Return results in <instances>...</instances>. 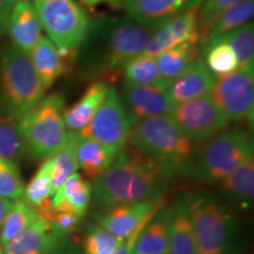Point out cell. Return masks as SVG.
<instances>
[{
	"label": "cell",
	"mask_w": 254,
	"mask_h": 254,
	"mask_svg": "<svg viewBox=\"0 0 254 254\" xmlns=\"http://www.w3.org/2000/svg\"><path fill=\"white\" fill-rule=\"evenodd\" d=\"M157 28L125 15H98L79 46L75 64L88 78L109 81L129 60L140 56Z\"/></svg>",
	"instance_id": "cell-1"
},
{
	"label": "cell",
	"mask_w": 254,
	"mask_h": 254,
	"mask_svg": "<svg viewBox=\"0 0 254 254\" xmlns=\"http://www.w3.org/2000/svg\"><path fill=\"white\" fill-rule=\"evenodd\" d=\"M172 177L152 159L138 151L117 154L107 171L95 183V202L103 207L163 199Z\"/></svg>",
	"instance_id": "cell-2"
},
{
	"label": "cell",
	"mask_w": 254,
	"mask_h": 254,
	"mask_svg": "<svg viewBox=\"0 0 254 254\" xmlns=\"http://www.w3.org/2000/svg\"><path fill=\"white\" fill-rule=\"evenodd\" d=\"M128 142L139 153L160 165L172 178L193 173L196 159L194 142L180 131L168 114L133 124Z\"/></svg>",
	"instance_id": "cell-3"
},
{
	"label": "cell",
	"mask_w": 254,
	"mask_h": 254,
	"mask_svg": "<svg viewBox=\"0 0 254 254\" xmlns=\"http://www.w3.org/2000/svg\"><path fill=\"white\" fill-rule=\"evenodd\" d=\"M198 254H245L240 224L217 198L206 192L184 195Z\"/></svg>",
	"instance_id": "cell-4"
},
{
	"label": "cell",
	"mask_w": 254,
	"mask_h": 254,
	"mask_svg": "<svg viewBox=\"0 0 254 254\" xmlns=\"http://www.w3.org/2000/svg\"><path fill=\"white\" fill-rule=\"evenodd\" d=\"M30 55L12 44L0 59V117L20 120L45 97Z\"/></svg>",
	"instance_id": "cell-5"
},
{
	"label": "cell",
	"mask_w": 254,
	"mask_h": 254,
	"mask_svg": "<svg viewBox=\"0 0 254 254\" xmlns=\"http://www.w3.org/2000/svg\"><path fill=\"white\" fill-rule=\"evenodd\" d=\"M252 135L244 128L218 133L196 154L194 178L206 184L220 183L232 171L253 155Z\"/></svg>",
	"instance_id": "cell-6"
},
{
	"label": "cell",
	"mask_w": 254,
	"mask_h": 254,
	"mask_svg": "<svg viewBox=\"0 0 254 254\" xmlns=\"http://www.w3.org/2000/svg\"><path fill=\"white\" fill-rule=\"evenodd\" d=\"M65 99L62 94L44 97L19 120L27 152L38 159H47L59 150L67 135L64 123Z\"/></svg>",
	"instance_id": "cell-7"
},
{
	"label": "cell",
	"mask_w": 254,
	"mask_h": 254,
	"mask_svg": "<svg viewBox=\"0 0 254 254\" xmlns=\"http://www.w3.org/2000/svg\"><path fill=\"white\" fill-rule=\"evenodd\" d=\"M41 27L59 49H79L85 40L91 19L77 0H43L34 2Z\"/></svg>",
	"instance_id": "cell-8"
},
{
	"label": "cell",
	"mask_w": 254,
	"mask_h": 254,
	"mask_svg": "<svg viewBox=\"0 0 254 254\" xmlns=\"http://www.w3.org/2000/svg\"><path fill=\"white\" fill-rule=\"evenodd\" d=\"M168 116L193 142L209 140L230 124L209 93L173 104Z\"/></svg>",
	"instance_id": "cell-9"
},
{
	"label": "cell",
	"mask_w": 254,
	"mask_h": 254,
	"mask_svg": "<svg viewBox=\"0 0 254 254\" xmlns=\"http://www.w3.org/2000/svg\"><path fill=\"white\" fill-rule=\"evenodd\" d=\"M133 123L120 94L114 86L101 104L93 119L78 133L92 138L118 154L126 147Z\"/></svg>",
	"instance_id": "cell-10"
},
{
	"label": "cell",
	"mask_w": 254,
	"mask_h": 254,
	"mask_svg": "<svg viewBox=\"0 0 254 254\" xmlns=\"http://www.w3.org/2000/svg\"><path fill=\"white\" fill-rule=\"evenodd\" d=\"M209 94L230 122H253V69L238 68L230 74L215 78Z\"/></svg>",
	"instance_id": "cell-11"
},
{
	"label": "cell",
	"mask_w": 254,
	"mask_h": 254,
	"mask_svg": "<svg viewBox=\"0 0 254 254\" xmlns=\"http://www.w3.org/2000/svg\"><path fill=\"white\" fill-rule=\"evenodd\" d=\"M202 0H124L127 15L145 26L158 28L178 15L198 8Z\"/></svg>",
	"instance_id": "cell-12"
},
{
	"label": "cell",
	"mask_w": 254,
	"mask_h": 254,
	"mask_svg": "<svg viewBox=\"0 0 254 254\" xmlns=\"http://www.w3.org/2000/svg\"><path fill=\"white\" fill-rule=\"evenodd\" d=\"M122 99L134 124L145 118L168 114L173 106L166 90L127 81L124 84Z\"/></svg>",
	"instance_id": "cell-13"
},
{
	"label": "cell",
	"mask_w": 254,
	"mask_h": 254,
	"mask_svg": "<svg viewBox=\"0 0 254 254\" xmlns=\"http://www.w3.org/2000/svg\"><path fill=\"white\" fill-rule=\"evenodd\" d=\"M164 206L163 199L112 206L98 218V224L112 236L126 238L132 234L151 213Z\"/></svg>",
	"instance_id": "cell-14"
},
{
	"label": "cell",
	"mask_w": 254,
	"mask_h": 254,
	"mask_svg": "<svg viewBox=\"0 0 254 254\" xmlns=\"http://www.w3.org/2000/svg\"><path fill=\"white\" fill-rule=\"evenodd\" d=\"M66 239L52 222L38 218L30 227L2 246L4 254H52Z\"/></svg>",
	"instance_id": "cell-15"
},
{
	"label": "cell",
	"mask_w": 254,
	"mask_h": 254,
	"mask_svg": "<svg viewBox=\"0 0 254 254\" xmlns=\"http://www.w3.org/2000/svg\"><path fill=\"white\" fill-rule=\"evenodd\" d=\"M196 11L198 8L185 12L159 26L152 34L147 46L141 55L157 57L159 53L187 41H194L199 44Z\"/></svg>",
	"instance_id": "cell-16"
},
{
	"label": "cell",
	"mask_w": 254,
	"mask_h": 254,
	"mask_svg": "<svg viewBox=\"0 0 254 254\" xmlns=\"http://www.w3.org/2000/svg\"><path fill=\"white\" fill-rule=\"evenodd\" d=\"M4 30L7 32L12 45L30 55L41 37L39 17L34 5L27 0H18L11 9Z\"/></svg>",
	"instance_id": "cell-17"
},
{
	"label": "cell",
	"mask_w": 254,
	"mask_h": 254,
	"mask_svg": "<svg viewBox=\"0 0 254 254\" xmlns=\"http://www.w3.org/2000/svg\"><path fill=\"white\" fill-rule=\"evenodd\" d=\"M214 80L215 78L209 73L204 59L200 56L185 72L170 82L166 92L173 104L183 103L211 93Z\"/></svg>",
	"instance_id": "cell-18"
},
{
	"label": "cell",
	"mask_w": 254,
	"mask_h": 254,
	"mask_svg": "<svg viewBox=\"0 0 254 254\" xmlns=\"http://www.w3.org/2000/svg\"><path fill=\"white\" fill-rule=\"evenodd\" d=\"M110 82L95 80L74 105L64 111V123L68 132H79L86 127L110 91Z\"/></svg>",
	"instance_id": "cell-19"
},
{
	"label": "cell",
	"mask_w": 254,
	"mask_h": 254,
	"mask_svg": "<svg viewBox=\"0 0 254 254\" xmlns=\"http://www.w3.org/2000/svg\"><path fill=\"white\" fill-rule=\"evenodd\" d=\"M171 219L172 207L163 206L139 233L133 254H170Z\"/></svg>",
	"instance_id": "cell-20"
},
{
	"label": "cell",
	"mask_w": 254,
	"mask_h": 254,
	"mask_svg": "<svg viewBox=\"0 0 254 254\" xmlns=\"http://www.w3.org/2000/svg\"><path fill=\"white\" fill-rule=\"evenodd\" d=\"M91 184L79 173H73L53 193V207L58 212H69L79 217L86 213L92 195Z\"/></svg>",
	"instance_id": "cell-21"
},
{
	"label": "cell",
	"mask_w": 254,
	"mask_h": 254,
	"mask_svg": "<svg viewBox=\"0 0 254 254\" xmlns=\"http://www.w3.org/2000/svg\"><path fill=\"white\" fill-rule=\"evenodd\" d=\"M31 62L33 64L38 77L46 90L62 77L69 72L67 66L60 57L58 49L49 38L41 37L30 53Z\"/></svg>",
	"instance_id": "cell-22"
},
{
	"label": "cell",
	"mask_w": 254,
	"mask_h": 254,
	"mask_svg": "<svg viewBox=\"0 0 254 254\" xmlns=\"http://www.w3.org/2000/svg\"><path fill=\"white\" fill-rule=\"evenodd\" d=\"M116 157V153L99 141L79 134L77 144L78 166L88 178L94 180L99 179L111 166Z\"/></svg>",
	"instance_id": "cell-23"
},
{
	"label": "cell",
	"mask_w": 254,
	"mask_h": 254,
	"mask_svg": "<svg viewBox=\"0 0 254 254\" xmlns=\"http://www.w3.org/2000/svg\"><path fill=\"white\" fill-rule=\"evenodd\" d=\"M224 194L243 208H249L254 196V158L246 159L220 183Z\"/></svg>",
	"instance_id": "cell-24"
},
{
	"label": "cell",
	"mask_w": 254,
	"mask_h": 254,
	"mask_svg": "<svg viewBox=\"0 0 254 254\" xmlns=\"http://www.w3.org/2000/svg\"><path fill=\"white\" fill-rule=\"evenodd\" d=\"M200 56L201 49L199 44L187 41L159 53L154 58L160 74L165 80L171 82L185 72Z\"/></svg>",
	"instance_id": "cell-25"
},
{
	"label": "cell",
	"mask_w": 254,
	"mask_h": 254,
	"mask_svg": "<svg viewBox=\"0 0 254 254\" xmlns=\"http://www.w3.org/2000/svg\"><path fill=\"white\" fill-rule=\"evenodd\" d=\"M170 254H198L194 232L184 196L172 207Z\"/></svg>",
	"instance_id": "cell-26"
},
{
	"label": "cell",
	"mask_w": 254,
	"mask_h": 254,
	"mask_svg": "<svg viewBox=\"0 0 254 254\" xmlns=\"http://www.w3.org/2000/svg\"><path fill=\"white\" fill-rule=\"evenodd\" d=\"M254 0H243L232 7L227 8L219 15L217 20L212 25L204 39L199 44L200 49H204L212 41L219 39L225 34L237 30L244 25L253 21Z\"/></svg>",
	"instance_id": "cell-27"
},
{
	"label": "cell",
	"mask_w": 254,
	"mask_h": 254,
	"mask_svg": "<svg viewBox=\"0 0 254 254\" xmlns=\"http://www.w3.org/2000/svg\"><path fill=\"white\" fill-rule=\"evenodd\" d=\"M78 132H67L64 144L50 157L52 163V195L69 176L78 171Z\"/></svg>",
	"instance_id": "cell-28"
},
{
	"label": "cell",
	"mask_w": 254,
	"mask_h": 254,
	"mask_svg": "<svg viewBox=\"0 0 254 254\" xmlns=\"http://www.w3.org/2000/svg\"><path fill=\"white\" fill-rule=\"evenodd\" d=\"M125 81L142 86H153L167 90L170 82L165 80L159 72L154 57L140 55L129 60L123 67Z\"/></svg>",
	"instance_id": "cell-29"
},
{
	"label": "cell",
	"mask_w": 254,
	"mask_h": 254,
	"mask_svg": "<svg viewBox=\"0 0 254 254\" xmlns=\"http://www.w3.org/2000/svg\"><path fill=\"white\" fill-rule=\"evenodd\" d=\"M39 218L37 207L28 204L24 199H18L12 202L7 214L0 228V245L4 246L27 227H30Z\"/></svg>",
	"instance_id": "cell-30"
},
{
	"label": "cell",
	"mask_w": 254,
	"mask_h": 254,
	"mask_svg": "<svg viewBox=\"0 0 254 254\" xmlns=\"http://www.w3.org/2000/svg\"><path fill=\"white\" fill-rule=\"evenodd\" d=\"M206 67L214 78L227 75L239 68L236 53L226 41L215 40L201 50Z\"/></svg>",
	"instance_id": "cell-31"
},
{
	"label": "cell",
	"mask_w": 254,
	"mask_h": 254,
	"mask_svg": "<svg viewBox=\"0 0 254 254\" xmlns=\"http://www.w3.org/2000/svg\"><path fill=\"white\" fill-rule=\"evenodd\" d=\"M27 153L19 120L0 117V158L18 164Z\"/></svg>",
	"instance_id": "cell-32"
},
{
	"label": "cell",
	"mask_w": 254,
	"mask_h": 254,
	"mask_svg": "<svg viewBox=\"0 0 254 254\" xmlns=\"http://www.w3.org/2000/svg\"><path fill=\"white\" fill-rule=\"evenodd\" d=\"M217 40L226 41L236 53L238 65L243 69H254V25L250 21ZM215 41V40H214ZM213 43V41H212ZM207 46V45H206Z\"/></svg>",
	"instance_id": "cell-33"
},
{
	"label": "cell",
	"mask_w": 254,
	"mask_h": 254,
	"mask_svg": "<svg viewBox=\"0 0 254 254\" xmlns=\"http://www.w3.org/2000/svg\"><path fill=\"white\" fill-rule=\"evenodd\" d=\"M24 200L28 204L38 207L52 195V163L51 159H45L39 170L24 189Z\"/></svg>",
	"instance_id": "cell-34"
},
{
	"label": "cell",
	"mask_w": 254,
	"mask_h": 254,
	"mask_svg": "<svg viewBox=\"0 0 254 254\" xmlns=\"http://www.w3.org/2000/svg\"><path fill=\"white\" fill-rule=\"evenodd\" d=\"M122 241L123 238L112 236L99 225H91L85 234L82 254H114Z\"/></svg>",
	"instance_id": "cell-35"
},
{
	"label": "cell",
	"mask_w": 254,
	"mask_h": 254,
	"mask_svg": "<svg viewBox=\"0 0 254 254\" xmlns=\"http://www.w3.org/2000/svg\"><path fill=\"white\" fill-rule=\"evenodd\" d=\"M243 0H202L196 11V30L199 44L204 39L219 15Z\"/></svg>",
	"instance_id": "cell-36"
},
{
	"label": "cell",
	"mask_w": 254,
	"mask_h": 254,
	"mask_svg": "<svg viewBox=\"0 0 254 254\" xmlns=\"http://www.w3.org/2000/svg\"><path fill=\"white\" fill-rule=\"evenodd\" d=\"M24 189L17 164L0 158V196L15 201L23 196Z\"/></svg>",
	"instance_id": "cell-37"
},
{
	"label": "cell",
	"mask_w": 254,
	"mask_h": 254,
	"mask_svg": "<svg viewBox=\"0 0 254 254\" xmlns=\"http://www.w3.org/2000/svg\"><path fill=\"white\" fill-rule=\"evenodd\" d=\"M158 211H159V209H158ZM158 211H155V212H153V213H151L150 215H148V217L146 218L145 220L141 222L140 226L136 228V230L133 232L132 234H129L128 237L124 238L123 241H122V244H120L119 247H118V249H117L116 253H114V254H133V250H134L135 241H136V239H138L139 233H140L141 230H142V228H144L145 225L147 224L148 220H150V219L153 217V215L157 213Z\"/></svg>",
	"instance_id": "cell-38"
},
{
	"label": "cell",
	"mask_w": 254,
	"mask_h": 254,
	"mask_svg": "<svg viewBox=\"0 0 254 254\" xmlns=\"http://www.w3.org/2000/svg\"><path fill=\"white\" fill-rule=\"evenodd\" d=\"M52 254H82V252L75 241L66 238V239L53 251Z\"/></svg>",
	"instance_id": "cell-39"
},
{
	"label": "cell",
	"mask_w": 254,
	"mask_h": 254,
	"mask_svg": "<svg viewBox=\"0 0 254 254\" xmlns=\"http://www.w3.org/2000/svg\"><path fill=\"white\" fill-rule=\"evenodd\" d=\"M18 0H0V30H4L11 9Z\"/></svg>",
	"instance_id": "cell-40"
},
{
	"label": "cell",
	"mask_w": 254,
	"mask_h": 254,
	"mask_svg": "<svg viewBox=\"0 0 254 254\" xmlns=\"http://www.w3.org/2000/svg\"><path fill=\"white\" fill-rule=\"evenodd\" d=\"M85 5L88 6V7H94V6L98 5H111L113 7H117V6H122L124 0H81Z\"/></svg>",
	"instance_id": "cell-41"
},
{
	"label": "cell",
	"mask_w": 254,
	"mask_h": 254,
	"mask_svg": "<svg viewBox=\"0 0 254 254\" xmlns=\"http://www.w3.org/2000/svg\"><path fill=\"white\" fill-rule=\"evenodd\" d=\"M12 202H13V201H11V200L5 199V198H2V196H0V228H1L2 221H4L6 214H7L9 207H11Z\"/></svg>",
	"instance_id": "cell-42"
},
{
	"label": "cell",
	"mask_w": 254,
	"mask_h": 254,
	"mask_svg": "<svg viewBox=\"0 0 254 254\" xmlns=\"http://www.w3.org/2000/svg\"><path fill=\"white\" fill-rule=\"evenodd\" d=\"M27 1L32 2V4H34V2H39V1H43V0H27Z\"/></svg>",
	"instance_id": "cell-43"
},
{
	"label": "cell",
	"mask_w": 254,
	"mask_h": 254,
	"mask_svg": "<svg viewBox=\"0 0 254 254\" xmlns=\"http://www.w3.org/2000/svg\"><path fill=\"white\" fill-rule=\"evenodd\" d=\"M0 254H4V251H2V246L0 245Z\"/></svg>",
	"instance_id": "cell-44"
}]
</instances>
